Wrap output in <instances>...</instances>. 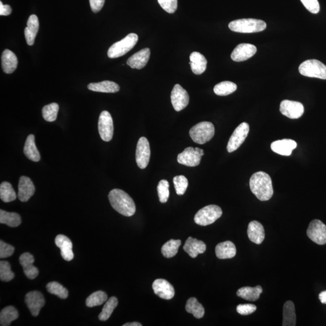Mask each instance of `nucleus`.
<instances>
[{
  "label": "nucleus",
  "mask_w": 326,
  "mask_h": 326,
  "mask_svg": "<svg viewBox=\"0 0 326 326\" xmlns=\"http://www.w3.org/2000/svg\"><path fill=\"white\" fill-rule=\"evenodd\" d=\"M249 187L252 194L261 201L269 200L274 194L270 176L264 172H258L251 176Z\"/></svg>",
  "instance_id": "obj_1"
},
{
  "label": "nucleus",
  "mask_w": 326,
  "mask_h": 326,
  "mask_svg": "<svg viewBox=\"0 0 326 326\" xmlns=\"http://www.w3.org/2000/svg\"><path fill=\"white\" fill-rule=\"evenodd\" d=\"M109 202L113 208L120 214L130 217L135 214V204L131 196L122 190L115 189L109 192Z\"/></svg>",
  "instance_id": "obj_2"
},
{
  "label": "nucleus",
  "mask_w": 326,
  "mask_h": 326,
  "mask_svg": "<svg viewBox=\"0 0 326 326\" xmlns=\"http://www.w3.org/2000/svg\"><path fill=\"white\" fill-rule=\"evenodd\" d=\"M228 27L232 32L250 33L264 31L267 28V24L261 19L245 18L235 20L229 22Z\"/></svg>",
  "instance_id": "obj_3"
},
{
  "label": "nucleus",
  "mask_w": 326,
  "mask_h": 326,
  "mask_svg": "<svg viewBox=\"0 0 326 326\" xmlns=\"http://www.w3.org/2000/svg\"><path fill=\"white\" fill-rule=\"evenodd\" d=\"M193 141L199 145H204L211 141L215 135V126L211 122H202L196 124L189 131Z\"/></svg>",
  "instance_id": "obj_4"
},
{
  "label": "nucleus",
  "mask_w": 326,
  "mask_h": 326,
  "mask_svg": "<svg viewBox=\"0 0 326 326\" xmlns=\"http://www.w3.org/2000/svg\"><path fill=\"white\" fill-rule=\"evenodd\" d=\"M138 40V36L135 33H130L121 41L114 43L108 51L109 58H117L126 54L134 48Z\"/></svg>",
  "instance_id": "obj_5"
},
{
  "label": "nucleus",
  "mask_w": 326,
  "mask_h": 326,
  "mask_svg": "<svg viewBox=\"0 0 326 326\" xmlns=\"http://www.w3.org/2000/svg\"><path fill=\"white\" fill-rule=\"evenodd\" d=\"M222 215V211L220 207L216 205H209L196 213L194 221L196 224L207 226L214 224L221 217Z\"/></svg>",
  "instance_id": "obj_6"
},
{
  "label": "nucleus",
  "mask_w": 326,
  "mask_h": 326,
  "mask_svg": "<svg viewBox=\"0 0 326 326\" xmlns=\"http://www.w3.org/2000/svg\"><path fill=\"white\" fill-rule=\"evenodd\" d=\"M300 74L309 78L326 79V66L316 59L307 60L299 66Z\"/></svg>",
  "instance_id": "obj_7"
},
{
  "label": "nucleus",
  "mask_w": 326,
  "mask_h": 326,
  "mask_svg": "<svg viewBox=\"0 0 326 326\" xmlns=\"http://www.w3.org/2000/svg\"><path fill=\"white\" fill-rule=\"evenodd\" d=\"M204 155L203 149L189 147L178 155L177 161L179 164L188 167H196L200 164L202 157Z\"/></svg>",
  "instance_id": "obj_8"
},
{
  "label": "nucleus",
  "mask_w": 326,
  "mask_h": 326,
  "mask_svg": "<svg viewBox=\"0 0 326 326\" xmlns=\"http://www.w3.org/2000/svg\"><path fill=\"white\" fill-rule=\"evenodd\" d=\"M98 129L100 136L103 141L110 142L114 134V124L110 113L107 111L101 112L99 116Z\"/></svg>",
  "instance_id": "obj_9"
},
{
  "label": "nucleus",
  "mask_w": 326,
  "mask_h": 326,
  "mask_svg": "<svg viewBox=\"0 0 326 326\" xmlns=\"http://www.w3.org/2000/svg\"><path fill=\"white\" fill-rule=\"evenodd\" d=\"M249 131V126L246 122L242 123L236 128L228 143L227 149L229 153L234 152L240 147L247 138Z\"/></svg>",
  "instance_id": "obj_10"
},
{
  "label": "nucleus",
  "mask_w": 326,
  "mask_h": 326,
  "mask_svg": "<svg viewBox=\"0 0 326 326\" xmlns=\"http://www.w3.org/2000/svg\"><path fill=\"white\" fill-rule=\"evenodd\" d=\"M307 235L311 241L320 245L326 244V225L318 219L311 221L307 229Z\"/></svg>",
  "instance_id": "obj_11"
},
{
  "label": "nucleus",
  "mask_w": 326,
  "mask_h": 326,
  "mask_svg": "<svg viewBox=\"0 0 326 326\" xmlns=\"http://www.w3.org/2000/svg\"><path fill=\"white\" fill-rule=\"evenodd\" d=\"M151 157L150 145L146 137L139 139L136 149L135 159L137 166L141 169L147 167Z\"/></svg>",
  "instance_id": "obj_12"
},
{
  "label": "nucleus",
  "mask_w": 326,
  "mask_h": 326,
  "mask_svg": "<svg viewBox=\"0 0 326 326\" xmlns=\"http://www.w3.org/2000/svg\"><path fill=\"white\" fill-rule=\"evenodd\" d=\"M171 102L176 111H181L187 107L189 96L187 91L180 85L176 84L171 92Z\"/></svg>",
  "instance_id": "obj_13"
},
{
  "label": "nucleus",
  "mask_w": 326,
  "mask_h": 326,
  "mask_svg": "<svg viewBox=\"0 0 326 326\" xmlns=\"http://www.w3.org/2000/svg\"><path fill=\"white\" fill-rule=\"evenodd\" d=\"M280 111L286 117L297 119L301 118L304 114L305 108L300 102L284 100L281 102Z\"/></svg>",
  "instance_id": "obj_14"
},
{
  "label": "nucleus",
  "mask_w": 326,
  "mask_h": 326,
  "mask_svg": "<svg viewBox=\"0 0 326 326\" xmlns=\"http://www.w3.org/2000/svg\"><path fill=\"white\" fill-rule=\"evenodd\" d=\"M26 304L33 317H37L44 307L45 301L44 296L39 291H32L26 295Z\"/></svg>",
  "instance_id": "obj_15"
},
{
  "label": "nucleus",
  "mask_w": 326,
  "mask_h": 326,
  "mask_svg": "<svg viewBox=\"0 0 326 326\" xmlns=\"http://www.w3.org/2000/svg\"><path fill=\"white\" fill-rule=\"evenodd\" d=\"M153 290L158 297L165 300H171L175 295V289L169 282L165 279H157L152 284Z\"/></svg>",
  "instance_id": "obj_16"
},
{
  "label": "nucleus",
  "mask_w": 326,
  "mask_h": 326,
  "mask_svg": "<svg viewBox=\"0 0 326 326\" xmlns=\"http://www.w3.org/2000/svg\"><path fill=\"white\" fill-rule=\"evenodd\" d=\"M257 52V48L251 44H241L235 49L231 55V58L235 62L246 61L253 56Z\"/></svg>",
  "instance_id": "obj_17"
},
{
  "label": "nucleus",
  "mask_w": 326,
  "mask_h": 326,
  "mask_svg": "<svg viewBox=\"0 0 326 326\" xmlns=\"http://www.w3.org/2000/svg\"><path fill=\"white\" fill-rule=\"evenodd\" d=\"M35 187L31 179L22 176L19 178L18 198L21 202H27L34 195Z\"/></svg>",
  "instance_id": "obj_18"
},
{
  "label": "nucleus",
  "mask_w": 326,
  "mask_h": 326,
  "mask_svg": "<svg viewBox=\"0 0 326 326\" xmlns=\"http://www.w3.org/2000/svg\"><path fill=\"white\" fill-rule=\"evenodd\" d=\"M34 261V258L29 252H25L19 257V263L26 277L31 280L37 277L39 274L38 269L33 265Z\"/></svg>",
  "instance_id": "obj_19"
},
{
  "label": "nucleus",
  "mask_w": 326,
  "mask_h": 326,
  "mask_svg": "<svg viewBox=\"0 0 326 326\" xmlns=\"http://www.w3.org/2000/svg\"><path fill=\"white\" fill-rule=\"evenodd\" d=\"M151 51L149 48L141 50L129 58L127 64L132 68L141 69L148 64L150 58Z\"/></svg>",
  "instance_id": "obj_20"
},
{
  "label": "nucleus",
  "mask_w": 326,
  "mask_h": 326,
  "mask_svg": "<svg viewBox=\"0 0 326 326\" xmlns=\"http://www.w3.org/2000/svg\"><path fill=\"white\" fill-rule=\"evenodd\" d=\"M297 143L291 139H283L282 141L272 142L271 148L272 151L276 154L289 156L291 155L292 151L297 148Z\"/></svg>",
  "instance_id": "obj_21"
},
{
  "label": "nucleus",
  "mask_w": 326,
  "mask_h": 326,
  "mask_svg": "<svg viewBox=\"0 0 326 326\" xmlns=\"http://www.w3.org/2000/svg\"><path fill=\"white\" fill-rule=\"evenodd\" d=\"M55 244L61 249V254L63 259L66 261H71L74 258V254L72 250L73 244L68 237L62 235L56 236Z\"/></svg>",
  "instance_id": "obj_22"
},
{
  "label": "nucleus",
  "mask_w": 326,
  "mask_h": 326,
  "mask_svg": "<svg viewBox=\"0 0 326 326\" xmlns=\"http://www.w3.org/2000/svg\"><path fill=\"white\" fill-rule=\"evenodd\" d=\"M247 234L249 240L258 245L261 244L265 237L264 227L260 222L256 221L249 222Z\"/></svg>",
  "instance_id": "obj_23"
},
{
  "label": "nucleus",
  "mask_w": 326,
  "mask_h": 326,
  "mask_svg": "<svg viewBox=\"0 0 326 326\" xmlns=\"http://www.w3.org/2000/svg\"><path fill=\"white\" fill-rule=\"evenodd\" d=\"M183 249L191 258H195L198 254L204 253L206 250V245L201 241L189 237L185 241Z\"/></svg>",
  "instance_id": "obj_24"
},
{
  "label": "nucleus",
  "mask_w": 326,
  "mask_h": 326,
  "mask_svg": "<svg viewBox=\"0 0 326 326\" xmlns=\"http://www.w3.org/2000/svg\"><path fill=\"white\" fill-rule=\"evenodd\" d=\"M27 26L28 27L25 30L26 42L29 45H33L34 44L36 36L39 31V23L37 16L35 15L30 16Z\"/></svg>",
  "instance_id": "obj_25"
},
{
  "label": "nucleus",
  "mask_w": 326,
  "mask_h": 326,
  "mask_svg": "<svg viewBox=\"0 0 326 326\" xmlns=\"http://www.w3.org/2000/svg\"><path fill=\"white\" fill-rule=\"evenodd\" d=\"M189 64L191 66L193 73L195 75L202 74L207 68V61L205 56L198 52L191 53L190 56Z\"/></svg>",
  "instance_id": "obj_26"
},
{
  "label": "nucleus",
  "mask_w": 326,
  "mask_h": 326,
  "mask_svg": "<svg viewBox=\"0 0 326 326\" xmlns=\"http://www.w3.org/2000/svg\"><path fill=\"white\" fill-rule=\"evenodd\" d=\"M2 64L3 71L6 74H11L18 66V59L15 53L8 49L5 50L2 56Z\"/></svg>",
  "instance_id": "obj_27"
},
{
  "label": "nucleus",
  "mask_w": 326,
  "mask_h": 326,
  "mask_svg": "<svg viewBox=\"0 0 326 326\" xmlns=\"http://www.w3.org/2000/svg\"><path fill=\"white\" fill-rule=\"evenodd\" d=\"M216 255L220 259L234 258L236 254L235 245L231 241L221 242L216 246Z\"/></svg>",
  "instance_id": "obj_28"
},
{
  "label": "nucleus",
  "mask_w": 326,
  "mask_h": 326,
  "mask_svg": "<svg viewBox=\"0 0 326 326\" xmlns=\"http://www.w3.org/2000/svg\"><path fill=\"white\" fill-rule=\"evenodd\" d=\"M88 88L92 91L106 93H115L120 90V86L118 84L109 81L91 83L88 85Z\"/></svg>",
  "instance_id": "obj_29"
},
{
  "label": "nucleus",
  "mask_w": 326,
  "mask_h": 326,
  "mask_svg": "<svg viewBox=\"0 0 326 326\" xmlns=\"http://www.w3.org/2000/svg\"><path fill=\"white\" fill-rule=\"evenodd\" d=\"M24 153L26 157L32 161L38 162L41 159V156L36 146L35 136L33 134L29 135L26 139Z\"/></svg>",
  "instance_id": "obj_30"
},
{
  "label": "nucleus",
  "mask_w": 326,
  "mask_h": 326,
  "mask_svg": "<svg viewBox=\"0 0 326 326\" xmlns=\"http://www.w3.org/2000/svg\"><path fill=\"white\" fill-rule=\"evenodd\" d=\"M262 292L263 289L261 286H257L254 288L246 287L239 289L237 292V295L246 300L254 301L260 297Z\"/></svg>",
  "instance_id": "obj_31"
},
{
  "label": "nucleus",
  "mask_w": 326,
  "mask_h": 326,
  "mask_svg": "<svg viewBox=\"0 0 326 326\" xmlns=\"http://www.w3.org/2000/svg\"><path fill=\"white\" fill-rule=\"evenodd\" d=\"M284 320H283V325L284 326H295L296 325V315L295 307L293 302L288 301L285 302L284 306V311H283Z\"/></svg>",
  "instance_id": "obj_32"
},
{
  "label": "nucleus",
  "mask_w": 326,
  "mask_h": 326,
  "mask_svg": "<svg viewBox=\"0 0 326 326\" xmlns=\"http://www.w3.org/2000/svg\"><path fill=\"white\" fill-rule=\"evenodd\" d=\"M0 223L6 224L10 227H17L21 224V216L14 212L0 211Z\"/></svg>",
  "instance_id": "obj_33"
},
{
  "label": "nucleus",
  "mask_w": 326,
  "mask_h": 326,
  "mask_svg": "<svg viewBox=\"0 0 326 326\" xmlns=\"http://www.w3.org/2000/svg\"><path fill=\"white\" fill-rule=\"evenodd\" d=\"M19 317V314L16 308L9 306L3 309L0 314V325L2 326H9L11 322L15 321Z\"/></svg>",
  "instance_id": "obj_34"
},
{
  "label": "nucleus",
  "mask_w": 326,
  "mask_h": 326,
  "mask_svg": "<svg viewBox=\"0 0 326 326\" xmlns=\"http://www.w3.org/2000/svg\"><path fill=\"white\" fill-rule=\"evenodd\" d=\"M185 310L189 313L194 315V317L198 319L204 317L205 314L204 307L195 298L189 299L186 304Z\"/></svg>",
  "instance_id": "obj_35"
},
{
  "label": "nucleus",
  "mask_w": 326,
  "mask_h": 326,
  "mask_svg": "<svg viewBox=\"0 0 326 326\" xmlns=\"http://www.w3.org/2000/svg\"><path fill=\"white\" fill-rule=\"evenodd\" d=\"M17 197L11 184L8 182H3L0 185V198L5 202L15 201Z\"/></svg>",
  "instance_id": "obj_36"
},
{
  "label": "nucleus",
  "mask_w": 326,
  "mask_h": 326,
  "mask_svg": "<svg viewBox=\"0 0 326 326\" xmlns=\"http://www.w3.org/2000/svg\"><path fill=\"white\" fill-rule=\"evenodd\" d=\"M118 305V299L115 297H111L107 301L103 308L101 314L99 315V320L105 321L111 317L113 311Z\"/></svg>",
  "instance_id": "obj_37"
},
{
  "label": "nucleus",
  "mask_w": 326,
  "mask_h": 326,
  "mask_svg": "<svg viewBox=\"0 0 326 326\" xmlns=\"http://www.w3.org/2000/svg\"><path fill=\"white\" fill-rule=\"evenodd\" d=\"M237 85L230 81H224L216 85L214 92L216 95L225 96L232 94L237 89Z\"/></svg>",
  "instance_id": "obj_38"
},
{
  "label": "nucleus",
  "mask_w": 326,
  "mask_h": 326,
  "mask_svg": "<svg viewBox=\"0 0 326 326\" xmlns=\"http://www.w3.org/2000/svg\"><path fill=\"white\" fill-rule=\"evenodd\" d=\"M108 300V295L105 292L98 291L94 292L86 299V305L89 308L101 306Z\"/></svg>",
  "instance_id": "obj_39"
},
{
  "label": "nucleus",
  "mask_w": 326,
  "mask_h": 326,
  "mask_svg": "<svg viewBox=\"0 0 326 326\" xmlns=\"http://www.w3.org/2000/svg\"><path fill=\"white\" fill-rule=\"evenodd\" d=\"M181 244L180 240H171L166 242L162 246L161 248V252L163 255L166 258H171L178 253L179 247Z\"/></svg>",
  "instance_id": "obj_40"
},
{
  "label": "nucleus",
  "mask_w": 326,
  "mask_h": 326,
  "mask_svg": "<svg viewBox=\"0 0 326 326\" xmlns=\"http://www.w3.org/2000/svg\"><path fill=\"white\" fill-rule=\"evenodd\" d=\"M59 105L56 103L45 105L42 108V117L46 122H52L57 119L59 111Z\"/></svg>",
  "instance_id": "obj_41"
},
{
  "label": "nucleus",
  "mask_w": 326,
  "mask_h": 326,
  "mask_svg": "<svg viewBox=\"0 0 326 326\" xmlns=\"http://www.w3.org/2000/svg\"><path fill=\"white\" fill-rule=\"evenodd\" d=\"M46 289L50 293L57 295L60 298L66 299L68 297L67 289L56 282L49 283L46 286Z\"/></svg>",
  "instance_id": "obj_42"
},
{
  "label": "nucleus",
  "mask_w": 326,
  "mask_h": 326,
  "mask_svg": "<svg viewBox=\"0 0 326 326\" xmlns=\"http://www.w3.org/2000/svg\"><path fill=\"white\" fill-rule=\"evenodd\" d=\"M15 277L11 271V265L7 261L0 262V279L3 282H10Z\"/></svg>",
  "instance_id": "obj_43"
},
{
  "label": "nucleus",
  "mask_w": 326,
  "mask_h": 326,
  "mask_svg": "<svg viewBox=\"0 0 326 326\" xmlns=\"http://www.w3.org/2000/svg\"><path fill=\"white\" fill-rule=\"evenodd\" d=\"M173 181H174L176 194L178 195H184L189 184L187 178L183 175L176 176Z\"/></svg>",
  "instance_id": "obj_44"
},
{
  "label": "nucleus",
  "mask_w": 326,
  "mask_h": 326,
  "mask_svg": "<svg viewBox=\"0 0 326 326\" xmlns=\"http://www.w3.org/2000/svg\"><path fill=\"white\" fill-rule=\"evenodd\" d=\"M169 184L166 179H162L159 182L157 186V191L159 200L161 203H166L168 201L169 197Z\"/></svg>",
  "instance_id": "obj_45"
},
{
  "label": "nucleus",
  "mask_w": 326,
  "mask_h": 326,
  "mask_svg": "<svg viewBox=\"0 0 326 326\" xmlns=\"http://www.w3.org/2000/svg\"><path fill=\"white\" fill-rule=\"evenodd\" d=\"M162 9L169 13H174L178 8V0H158Z\"/></svg>",
  "instance_id": "obj_46"
},
{
  "label": "nucleus",
  "mask_w": 326,
  "mask_h": 326,
  "mask_svg": "<svg viewBox=\"0 0 326 326\" xmlns=\"http://www.w3.org/2000/svg\"><path fill=\"white\" fill-rule=\"evenodd\" d=\"M15 248L13 246L6 244L3 241H0V258H9L13 254Z\"/></svg>",
  "instance_id": "obj_47"
},
{
  "label": "nucleus",
  "mask_w": 326,
  "mask_h": 326,
  "mask_svg": "<svg viewBox=\"0 0 326 326\" xmlns=\"http://www.w3.org/2000/svg\"><path fill=\"white\" fill-rule=\"evenodd\" d=\"M302 5L309 12L317 14L320 12V6L318 0H301Z\"/></svg>",
  "instance_id": "obj_48"
},
{
  "label": "nucleus",
  "mask_w": 326,
  "mask_h": 326,
  "mask_svg": "<svg viewBox=\"0 0 326 326\" xmlns=\"http://www.w3.org/2000/svg\"><path fill=\"white\" fill-rule=\"evenodd\" d=\"M257 307L253 304H241L239 305L236 308L238 313L242 315H248L254 313Z\"/></svg>",
  "instance_id": "obj_49"
},
{
  "label": "nucleus",
  "mask_w": 326,
  "mask_h": 326,
  "mask_svg": "<svg viewBox=\"0 0 326 326\" xmlns=\"http://www.w3.org/2000/svg\"><path fill=\"white\" fill-rule=\"evenodd\" d=\"M92 11L98 13L102 9L105 0H89Z\"/></svg>",
  "instance_id": "obj_50"
},
{
  "label": "nucleus",
  "mask_w": 326,
  "mask_h": 326,
  "mask_svg": "<svg viewBox=\"0 0 326 326\" xmlns=\"http://www.w3.org/2000/svg\"><path fill=\"white\" fill-rule=\"evenodd\" d=\"M12 13L11 7L9 5H3L2 2H0V15L8 16Z\"/></svg>",
  "instance_id": "obj_51"
},
{
  "label": "nucleus",
  "mask_w": 326,
  "mask_h": 326,
  "mask_svg": "<svg viewBox=\"0 0 326 326\" xmlns=\"http://www.w3.org/2000/svg\"><path fill=\"white\" fill-rule=\"evenodd\" d=\"M319 299L322 304H326V291H322L319 294Z\"/></svg>",
  "instance_id": "obj_52"
},
{
  "label": "nucleus",
  "mask_w": 326,
  "mask_h": 326,
  "mask_svg": "<svg viewBox=\"0 0 326 326\" xmlns=\"http://www.w3.org/2000/svg\"><path fill=\"white\" fill-rule=\"evenodd\" d=\"M124 326H142V324L139 323L138 322H128V323H126L124 325Z\"/></svg>",
  "instance_id": "obj_53"
}]
</instances>
